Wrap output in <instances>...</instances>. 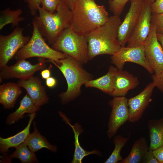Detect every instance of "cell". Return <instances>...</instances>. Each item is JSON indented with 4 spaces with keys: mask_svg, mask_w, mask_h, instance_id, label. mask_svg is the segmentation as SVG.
<instances>
[{
    "mask_svg": "<svg viewBox=\"0 0 163 163\" xmlns=\"http://www.w3.org/2000/svg\"><path fill=\"white\" fill-rule=\"evenodd\" d=\"M71 11L70 27L84 36L104 24L109 18L104 5H97L94 0H75Z\"/></svg>",
    "mask_w": 163,
    "mask_h": 163,
    "instance_id": "cell-1",
    "label": "cell"
},
{
    "mask_svg": "<svg viewBox=\"0 0 163 163\" xmlns=\"http://www.w3.org/2000/svg\"><path fill=\"white\" fill-rule=\"evenodd\" d=\"M122 22L120 16H111L104 24L85 36L89 60L99 55H112L120 48L118 35Z\"/></svg>",
    "mask_w": 163,
    "mask_h": 163,
    "instance_id": "cell-2",
    "label": "cell"
},
{
    "mask_svg": "<svg viewBox=\"0 0 163 163\" xmlns=\"http://www.w3.org/2000/svg\"><path fill=\"white\" fill-rule=\"evenodd\" d=\"M38 11V16H35L33 19L43 37L49 45H52L62 31L70 27L71 11L61 0L54 13L47 11L41 6Z\"/></svg>",
    "mask_w": 163,
    "mask_h": 163,
    "instance_id": "cell-3",
    "label": "cell"
},
{
    "mask_svg": "<svg viewBox=\"0 0 163 163\" xmlns=\"http://www.w3.org/2000/svg\"><path fill=\"white\" fill-rule=\"evenodd\" d=\"M58 68L65 77L67 84L66 91L59 94L61 102L65 104L78 96L81 86L92 79L91 75L81 66V64L71 56L66 55L60 59L59 64L48 60Z\"/></svg>",
    "mask_w": 163,
    "mask_h": 163,
    "instance_id": "cell-4",
    "label": "cell"
},
{
    "mask_svg": "<svg viewBox=\"0 0 163 163\" xmlns=\"http://www.w3.org/2000/svg\"><path fill=\"white\" fill-rule=\"evenodd\" d=\"M33 31L32 36L28 42L20 49L14 56L17 61L37 57L44 58L59 64L60 59L65 58L66 55L50 47L40 33L37 25L33 19Z\"/></svg>",
    "mask_w": 163,
    "mask_h": 163,
    "instance_id": "cell-5",
    "label": "cell"
},
{
    "mask_svg": "<svg viewBox=\"0 0 163 163\" xmlns=\"http://www.w3.org/2000/svg\"><path fill=\"white\" fill-rule=\"evenodd\" d=\"M51 45L55 50L71 56L81 64L89 61L85 36L77 33L70 27L65 29Z\"/></svg>",
    "mask_w": 163,
    "mask_h": 163,
    "instance_id": "cell-6",
    "label": "cell"
},
{
    "mask_svg": "<svg viewBox=\"0 0 163 163\" xmlns=\"http://www.w3.org/2000/svg\"><path fill=\"white\" fill-rule=\"evenodd\" d=\"M24 28L17 27L8 35H0V69L14 57L30 37L23 35Z\"/></svg>",
    "mask_w": 163,
    "mask_h": 163,
    "instance_id": "cell-7",
    "label": "cell"
},
{
    "mask_svg": "<svg viewBox=\"0 0 163 163\" xmlns=\"http://www.w3.org/2000/svg\"><path fill=\"white\" fill-rule=\"evenodd\" d=\"M38 62L32 64L25 59L18 61L15 64L8 66L7 65L0 69V81L3 79L16 78L20 80L27 79L33 76L37 71L43 69L46 66L48 60L39 58Z\"/></svg>",
    "mask_w": 163,
    "mask_h": 163,
    "instance_id": "cell-8",
    "label": "cell"
},
{
    "mask_svg": "<svg viewBox=\"0 0 163 163\" xmlns=\"http://www.w3.org/2000/svg\"><path fill=\"white\" fill-rule=\"evenodd\" d=\"M111 62L118 70H122L125 63H134L144 68L151 74L153 71L145 58L143 46L136 47L121 46L111 57Z\"/></svg>",
    "mask_w": 163,
    "mask_h": 163,
    "instance_id": "cell-9",
    "label": "cell"
},
{
    "mask_svg": "<svg viewBox=\"0 0 163 163\" xmlns=\"http://www.w3.org/2000/svg\"><path fill=\"white\" fill-rule=\"evenodd\" d=\"M152 3L149 0H144L138 21L127 42V46H143L151 28Z\"/></svg>",
    "mask_w": 163,
    "mask_h": 163,
    "instance_id": "cell-10",
    "label": "cell"
},
{
    "mask_svg": "<svg viewBox=\"0 0 163 163\" xmlns=\"http://www.w3.org/2000/svg\"><path fill=\"white\" fill-rule=\"evenodd\" d=\"M143 46L145 56L149 66L155 74H160L163 70V50L157 39L155 27L152 24Z\"/></svg>",
    "mask_w": 163,
    "mask_h": 163,
    "instance_id": "cell-11",
    "label": "cell"
},
{
    "mask_svg": "<svg viewBox=\"0 0 163 163\" xmlns=\"http://www.w3.org/2000/svg\"><path fill=\"white\" fill-rule=\"evenodd\" d=\"M128 100L125 96L114 97L109 102L112 110L107 131L109 139L113 137L119 129L128 120L129 112Z\"/></svg>",
    "mask_w": 163,
    "mask_h": 163,
    "instance_id": "cell-12",
    "label": "cell"
},
{
    "mask_svg": "<svg viewBox=\"0 0 163 163\" xmlns=\"http://www.w3.org/2000/svg\"><path fill=\"white\" fill-rule=\"evenodd\" d=\"M130 5L118 31V40L121 46L127 42L139 20L144 0H130Z\"/></svg>",
    "mask_w": 163,
    "mask_h": 163,
    "instance_id": "cell-13",
    "label": "cell"
},
{
    "mask_svg": "<svg viewBox=\"0 0 163 163\" xmlns=\"http://www.w3.org/2000/svg\"><path fill=\"white\" fill-rule=\"evenodd\" d=\"M155 87L153 83L151 82L138 95L128 100L129 112L128 121L133 123L141 118L152 101L151 96Z\"/></svg>",
    "mask_w": 163,
    "mask_h": 163,
    "instance_id": "cell-14",
    "label": "cell"
},
{
    "mask_svg": "<svg viewBox=\"0 0 163 163\" xmlns=\"http://www.w3.org/2000/svg\"><path fill=\"white\" fill-rule=\"evenodd\" d=\"M24 88L27 94L37 106L40 107L49 102L45 87L37 77L33 76L29 78L20 80L17 83Z\"/></svg>",
    "mask_w": 163,
    "mask_h": 163,
    "instance_id": "cell-15",
    "label": "cell"
},
{
    "mask_svg": "<svg viewBox=\"0 0 163 163\" xmlns=\"http://www.w3.org/2000/svg\"><path fill=\"white\" fill-rule=\"evenodd\" d=\"M139 84L137 77L127 71L118 69L114 77L111 96H125L129 90L134 89Z\"/></svg>",
    "mask_w": 163,
    "mask_h": 163,
    "instance_id": "cell-16",
    "label": "cell"
},
{
    "mask_svg": "<svg viewBox=\"0 0 163 163\" xmlns=\"http://www.w3.org/2000/svg\"><path fill=\"white\" fill-rule=\"evenodd\" d=\"M59 114L63 120L72 128L74 134L75 149L72 163H82V160L85 156L91 154H96L99 156L101 153L97 150L88 151L85 150L81 146L79 141V136L83 131L81 125L78 123L72 125L69 120L62 113L59 111Z\"/></svg>",
    "mask_w": 163,
    "mask_h": 163,
    "instance_id": "cell-17",
    "label": "cell"
},
{
    "mask_svg": "<svg viewBox=\"0 0 163 163\" xmlns=\"http://www.w3.org/2000/svg\"><path fill=\"white\" fill-rule=\"evenodd\" d=\"M36 112L29 114L28 123L25 128L16 134L5 138L0 137V152L5 154L11 148H16L23 143L30 134V129L31 123L36 116Z\"/></svg>",
    "mask_w": 163,
    "mask_h": 163,
    "instance_id": "cell-18",
    "label": "cell"
},
{
    "mask_svg": "<svg viewBox=\"0 0 163 163\" xmlns=\"http://www.w3.org/2000/svg\"><path fill=\"white\" fill-rule=\"evenodd\" d=\"M22 92L21 87L17 84L8 82L0 86V103L4 108H13Z\"/></svg>",
    "mask_w": 163,
    "mask_h": 163,
    "instance_id": "cell-19",
    "label": "cell"
},
{
    "mask_svg": "<svg viewBox=\"0 0 163 163\" xmlns=\"http://www.w3.org/2000/svg\"><path fill=\"white\" fill-rule=\"evenodd\" d=\"M118 69L110 66L107 72L104 75L95 79H91L85 84L87 87L94 88L111 95L113 90V81Z\"/></svg>",
    "mask_w": 163,
    "mask_h": 163,
    "instance_id": "cell-20",
    "label": "cell"
},
{
    "mask_svg": "<svg viewBox=\"0 0 163 163\" xmlns=\"http://www.w3.org/2000/svg\"><path fill=\"white\" fill-rule=\"evenodd\" d=\"M40 107L37 106L27 94L21 100L18 108L7 118L6 123L13 124L23 118L25 113L31 114L38 111Z\"/></svg>",
    "mask_w": 163,
    "mask_h": 163,
    "instance_id": "cell-21",
    "label": "cell"
},
{
    "mask_svg": "<svg viewBox=\"0 0 163 163\" xmlns=\"http://www.w3.org/2000/svg\"><path fill=\"white\" fill-rule=\"evenodd\" d=\"M34 132L29 134L24 142L34 152L43 148L47 149L53 152H56L57 147L51 144L46 138L40 133L35 122L34 123Z\"/></svg>",
    "mask_w": 163,
    "mask_h": 163,
    "instance_id": "cell-22",
    "label": "cell"
},
{
    "mask_svg": "<svg viewBox=\"0 0 163 163\" xmlns=\"http://www.w3.org/2000/svg\"><path fill=\"white\" fill-rule=\"evenodd\" d=\"M148 128L150 140L149 149L153 151L163 145V118L150 120Z\"/></svg>",
    "mask_w": 163,
    "mask_h": 163,
    "instance_id": "cell-23",
    "label": "cell"
},
{
    "mask_svg": "<svg viewBox=\"0 0 163 163\" xmlns=\"http://www.w3.org/2000/svg\"><path fill=\"white\" fill-rule=\"evenodd\" d=\"M15 150L8 156H2L1 161L10 163L13 158L18 159L22 163L38 162L34 154L24 142L16 148Z\"/></svg>",
    "mask_w": 163,
    "mask_h": 163,
    "instance_id": "cell-24",
    "label": "cell"
},
{
    "mask_svg": "<svg viewBox=\"0 0 163 163\" xmlns=\"http://www.w3.org/2000/svg\"><path fill=\"white\" fill-rule=\"evenodd\" d=\"M149 148L146 139L143 137L139 138L134 143L128 155L120 163H142Z\"/></svg>",
    "mask_w": 163,
    "mask_h": 163,
    "instance_id": "cell-25",
    "label": "cell"
},
{
    "mask_svg": "<svg viewBox=\"0 0 163 163\" xmlns=\"http://www.w3.org/2000/svg\"><path fill=\"white\" fill-rule=\"evenodd\" d=\"M22 12V10L19 8L13 10L8 8L1 11L0 30L9 24H11L12 27L19 26V23L25 20L24 17L20 16Z\"/></svg>",
    "mask_w": 163,
    "mask_h": 163,
    "instance_id": "cell-26",
    "label": "cell"
},
{
    "mask_svg": "<svg viewBox=\"0 0 163 163\" xmlns=\"http://www.w3.org/2000/svg\"><path fill=\"white\" fill-rule=\"evenodd\" d=\"M129 139V137H124L120 135L116 136L113 139V142L115 145L114 149L104 163H116L121 161L122 159L120 154L121 150Z\"/></svg>",
    "mask_w": 163,
    "mask_h": 163,
    "instance_id": "cell-27",
    "label": "cell"
},
{
    "mask_svg": "<svg viewBox=\"0 0 163 163\" xmlns=\"http://www.w3.org/2000/svg\"><path fill=\"white\" fill-rule=\"evenodd\" d=\"M130 0H109L110 9L113 15L120 16L126 3Z\"/></svg>",
    "mask_w": 163,
    "mask_h": 163,
    "instance_id": "cell-28",
    "label": "cell"
},
{
    "mask_svg": "<svg viewBox=\"0 0 163 163\" xmlns=\"http://www.w3.org/2000/svg\"><path fill=\"white\" fill-rule=\"evenodd\" d=\"M151 24L155 27L157 33L163 34V13H152Z\"/></svg>",
    "mask_w": 163,
    "mask_h": 163,
    "instance_id": "cell-29",
    "label": "cell"
},
{
    "mask_svg": "<svg viewBox=\"0 0 163 163\" xmlns=\"http://www.w3.org/2000/svg\"><path fill=\"white\" fill-rule=\"evenodd\" d=\"M61 0H42L41 7L51 12H54Z\"/></svg>",
    "mask_w": 163,
    "mask_h": 163,
    "instance_id": "cell-30",
    "label": "cell"
},
{
    "mask_svg": "<svg viewBox=\"0 0 163 163\" xmlns=\"http://www.w3.org/2000/svg\"><path fill=\"white\" fill-rule=\"evenodd\" d=\"M27 4L30 14L36 16L38 8L41 6L42 0H24Z\"/></svg>",
    "mask_w": 163,
    "mask_h": 163,
    "instance_id": "cell-31",
    "label": "cell"
},
{
    "mask_svg": "<svg viewBox=\"0 0 163 163\" xmlns=\"http://www.w3.org/2000/svg\"><path fill=\"white\" fill-rule=\"evenodd\" d=\"M152 78L155 87H157L163 95V70L160 74L154 73L152 76Z\"/></svg>",
    "mask_w": 163,
    "mask_h": 163,
    "instance_id": "cell-32",
    "label": "cell"
},
{
    "mask_svg": "<svg viewBox=\"0 0 163 163\" xmlns=\"http://www.w3.org/2000/svg\"><path fill=\"white\" fill-rule=\"evenodd\" d=\"M152 13L159 14L163 13V0H156L151 5Z\"/></svg>",
    "mask_w": 163,
    "mask_h": 163,
    "instance_id": "cell-33",
    "label": "cell"
},
{
    "mask_svg": "<svg viewBox=\"0 0 163 163\" xmlns=\"http://www.w3.org/2000/svg\"><path fill=\"white\" fill-rule=\"evenodd\" d=\"M142 163H159L153 153V151L150 149L145 154Z\"/></svg>",
    "mask_w": 163,
    "mask_h": 163,
    "instance_id": "cell-34",
    "label": "cell"
},
{
    "mask_svg": "<svg viewBox=\"0 0 163 163\" xmlns=\"http://www.w3.org/2000/svg\"><path fill=\"white\" fill-rule=\"evenodd\" d=\"M153 153L159 163H163V145L153 150Z\"/></svg>",
    "mask_w": 163,
    "mask_h": 163,
    "instance_id": "cell-35",
    "label": "cell"
},
{
    "mask_svg": "<svg viewBox=\"0 0 163 163\" xmlns=\"http://www.w3.org/2000/svg\"><path fill=\"white\" fill-rule=\"evenodd\" d=\"M46 86L49 88H53L56 84V81L53 77H50L46 79Z\"/></svg>",
    "mask_w": 163,
    "mask_h": 163,
    "instance_id": "cell-36",
    "label": "cell"
},
{
    "mask_svg": "<svg viewBox=\"0 0 163 163\" xmlns=\"http://www.w3.org/2000/svg\"><path fill=\"white\" fill-rule=\"evenodd\" d=\"M50 67L48 69H43L41 71L40 75L43 79H46L50 77Z\"/></svg>",
    "mask_w": 163,
    "mask_h": 163,
    "instance_id": "cell-37",
    "label": "cell"
},
{
    "mask_svg": "<svg viewBox=\"0 0 163 163\" xmlns=\"http://www.w3.org/2000/svg\"><path fill=\"white\" fill-rule=\"evenodd\" d=\"M66 5L71 10L73 7L75 0H63Z\"/></svg>",
    "mask_w": 163,
    "mask_h": 163,
    "instance_id": "cell-38",
    "label": "cell"
},
{
    "mask_svg": "<svg viewBox=\"0 0 163 163\" xmlns=\"http://www.w3.org/2000/svg\"><path fill=\"white\" fill-rule=\"evenodd\" d=\"M157 37L163 50V34L157 33Z\"/></svg>",
    "mask_w": 163,
    "mask_h": 163,
    "instance_id": "cell-39",
    "label": "cell"
},
{
    "mask_svg": "<svg viewBox=\"0 0 163 163\" xmlns=\"http://www.w3.org/2000/svg\"><path fill=\"white\" fill-rule=\"evenodd\" d=\"M152 3H153L154 2H155L156 0H149Z\"/></svg>",
    "mask_w": 163,
    "mask_h": 163,
    "instance_id": "cell-40",
    "label": "cell"
}]
</instances>
